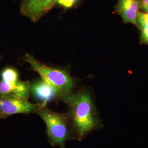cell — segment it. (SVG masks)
Here are the masks:
<instances>
[{"label":"cell","mask_w":148,"mask_h":148,"mask_svg":"<svg viewBox=\"0 0 148 148\" xmlns=\"http://www.w3.org/2000/svg\"><path fill=\"white\" fill-rule=\"evenodd\" d=\"M63 101L69 106V122L79 140L98 127L100 121L89 92L72 93Z\"/></svg>","instance_id":"cell-1"},{"label":"cell","mask_w":148,"mask_h":148,"mask_svg":"<svg viewBox=\"0 0 148 148\" xmlns=\"http://www.w3.org/2000/svg\"><path fill=\"white\" fill-rule=\"evenodd\" d=\"M46 125L47 133L51 145L65 148V143L70 138L69 120L68 114L58 113L42 103L37 111Z\"/></svg>","instance_id":"cell-2"},{"label":"cell","mask_w":148,"mask_h":148,"mask_svg":"<svg viewBox=\"0 0 148 148\" xmlns=\"http://www.w3.org/2000/svg\"><path fill=\"white\" fill-rule=\"evenodd\" d=\"M23 59L30 64L33 70L39 74L42 79L55 88L59 99L63 100L72 93L74 82L67 72L44 65L29 54H26Z\"/></svg>","instance_id":"cell-3"},{"label":"cell","mask_w":148,"mask_h":148,"mask_svg":"<svg viewBox=\"0 0 148 148\" xmlns=\"http://www.w3.org/2000/svg\"><path fill=\"white\" fill-rule=\"evenodd\" d=\"M42 103L33 104L26 99L13 93L0 95V119L14 114L36 113Z\"/></svg>","instance_id":"cell-4"},{"label":"cell","mask_w":148,"mask_h":148,"mask_svg":"<svg viewBox=\"0 0 148 148\" xmlns=\"http://www.w3.org/2000/svg\"><path fill=\"white\" fill-rule=\"evenodd\" d=\"M57 0H22L20 11L21 14L34 22L39 21L53 8Z\"/></svg>","instance_id":"cell-5"},{"label":"cell","mask_w":148,"mask_h":148,"mask_svg":"<svg viewBox=\"0 0 148 148\" xmlns=\"http://www.w3.org/2000/svg\"><path fill=\"white\" fill-rule=\"evenodd\" d=\"M140 8H142V4L137 0H119L116 10L125 23L138 26V14Z\"/></svg>","instance_id":"cell-6"},{"label":"cell","mask_w":148,"mask_h":148,"mask_svg":"<svg viewBox=\"0 0 148 148\" xmlns=\"http://www.w3.org/2000/svg\"><path fill=\"white\" fill-rule=\"evenodd\" d=\"M31 89L35 98L41 103L47 105L48 102L54 98H58L55 88L42 79L33 84Z\"/></svg>","instance_id":"cell-7"},{"label":"cell","mask_w":148,"mask_h":148,"mask_svg":"<svg viewBox=\"0 0 148 148\" xmlns=\"http://www.w3.org/2000/svg\"><path fill=\"white\" fill-rule=\"evenodd\" d=\"M30 89L31 85L29 82L18 80L17 82L10 83L3 80L0 81V95L13 93L28 99Z\"/></svg>","instance_id":"cell-8"},{"label":"cell","mask_w":148,"mask_h":148,"mask_svg":"<svg viewBox=\"0 0 148 148\" xmlns=\"http://www.w3.org/2000/svg\"><path fill=\"white\" fill-rule=\"evenodd\" d=\"M2 80L6 82L13 83L18 81V74L16 70L8 68L3 70L1 75Z\"/></svg>","instance_id":"cell-9"},{"label":"cell","mask_w":148,"mask_h":148,"mask_svg":"<svg viewBox=\"0 0 148 148\" xmlns=\"http://www.w3.org/2000/svg\"><path fill=\"white\" fill-rule=\"evenodd\" d=\"M138 22L141 27H148V12H138Z\"/></svg>","instance_id":"cell-10"},{"label":"cell","mask_w":148,"mask_h":148,"mask_svg":"<svg viewBox=\"0 0 148 148\" xmlns=\"http://www.w3.org/2000/svg\"><path fill=\"white\" fill-rule=\"evenodd\" d=\"M80 0H57L56 3L66 8L72 7Z\"/></svg>","instance_id":"cell-11"},{"label":"cell","mask_w":148,"mask_h":148,"mask_svg":"<svg viewBox=\"0 0 148 148\" xmlns=\"http://www.w3.org/2000/svg\"><path fill=\"white\" fill-rule=\"evenodd\" d=\"M141 28L142 39L144 42L148 44V27H142Z\"/></svg>","instance_id":"cell-12"},{"label":"cell","mask_w":148,"mask_h":148,"mask_svg":"<svg viewBox=\"0 0 148 148\" xmlns=\"http://www.w3.org/2000/svg\"><path fill=\"white\" fill-rule=\"evenodd\" d=\"M142 8L146 12L148 13V0H143L141 2Z\"/></svg>","instance_id":"cell-13"},{"label":"cell","mask_w":148,"mask_h":148,"mask_svg":"<svg viewBox=\"0 0 148 148\" xmlns=\"http://www.w3.org/2000/svg\"><path fill=\"white\" fill-rule=\"evenodd\" d=\"M137 1H139L141 2L143 0H137Z\"/></svg>","instance_id":"cell-14"},{"label":"cell","mask_w":148,"mask_h":148,"mask_svg":"<svg viewBox=\"0 0 148 148\" xmlns=\"http://www.w3.org/2000/svg\"><path fill=\"white\" fill-rule=\"evenodd\" d=\"M1 57H0V60H1Z\"/></svg>","instance_id":"cell-15"}]
</instances>
